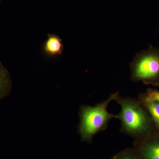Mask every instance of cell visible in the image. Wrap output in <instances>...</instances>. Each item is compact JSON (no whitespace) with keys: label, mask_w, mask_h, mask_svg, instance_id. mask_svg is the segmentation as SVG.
Listing matches in <instances>:
<instances>
[{"label":"cell","mask_w":159,"mask_h":159,"mask_svg":"<svg viewBox=\"0 0 159 159\" xmlns=\"http://www.w3.org/2000/svg\"><path fill=\"white\" fill-rule=\"evenodd\" d=\"M111 159H142L138 153L129 149L122 151Z\"/></svg>","instance_id":"ba28073f"},{"label":"cell","mask_w":159,"mask_h":159,"mask_svg":"<svg viewBox=\"0 0 159 159\" xmlns=\"http://www.w3.org/2000/svg\"><path fill=\"white\" fill-rule=\"evenodd\" d=\"M131 79L146 85L159 86V48L152 45L138 53L130 64Z\"/></svg>","instance_id":"3957f363"},{"label":"cell","mask_w":159,"mask_h":159,"mask_svg":"<svg viewBox=\"0 0 159 159\" xmlns=\"http://www.w3.org/2000/svg\"><path fill=\"white\" fill-rule=\"evenodd\" d=\"M2 0H0V5H1V3H2Z\"/></svg>","instance_id":"30bf717a"},{"label":"cell","mask_w":159,"mask_h":159,"mask_svg":"<svg viewBox=\"0 0 159 159\" xmlns=\"http://www.w3.org/2000/svg\"><path fill=\"white\" fill-rule=\"evenodd\" d=\"M43 51L46 56L51 58L61 55L64 51L62 39L57 34H48L43 44Z\"/></svg>","instance_id":"8992f818"},{"label":"cell","mask_w":159,"mask_h":159,"mask_svg":"<svg viewBox=\"0 0 159 159\" xmlns=\"http://www.w3.org/2000/svg\"><path fill=\"white\" fill-rule=\"evenodd\" d=\"M119 94L116 93L111 94L107 99L95 106H80L78 132L82 141L90 143L96 134L106 129L111 120L118 118L117 115L109 112L107 107Z\"/></svg>","instance_id":"7a4b0ae2"},{"label":"cell","mask_w":159,"mask_h":159,"mask_svg":"<svg viewBox=\"0 0 159 159\" xmlns=\"http://www.w3.org/2000/svg\"><path fill=\"white\" fill-rule=\"evenodd\" d=\"M12 81L9 71L0 61V101L11 92Z\"/></svg>","instance_id":"52a82bcc"},{"label":"cell","mask_w":159,"mask_h":159,"mask_svg":"<svg viewBox=\"0 0 159 159\" xmlns=\"http://www.w3.org/2000/svg\"><path fill=\"white\" fill-rule=\"evenodd\" d=\"M138 100L148 111L153 122L155 130L159 133V102L152 99L146 92L140 94Z\"/></svg>","instance_id":"5b68a950"},{"label":"cell","mask_w":159,"mask_h":159,"mask_svg":"<svg viewBox=\"0 0 159 159\" xmlns=\"http://www.w3.org/2000/svg\"><path fill=\"white\" fill-rule=\"evenodd\" d=\"M115 101L121 107L117 119L121 122L122 132L135 140L145 139L153 132L155 129L151 118L139 100L121 97L119 94Z\"/></svg>","instance_id":"6da1fadb"},{"label":"cell","mask_w":159,"mask_h":159,"mask_svg":"<svg viewBox=\"0 0 159 159\" xmlns=\"http://www.w3.org/2000/svg\"><path fill=\"white\" fill-rule=\"evenodd\" d=\"M146 93L152 99L159 102V91L157 89H148Z\"/></svg>","instance_id":"9c48e42d"},{"label":"cell","mask_w":159,"mask_h":159,"mask_svg":"<svg viewBox=\"0 0 159 159\" xmlns=\"http://www.w3.org/2000/svg\"><path fill=\"white\" fill-rule=\"evenodd\" d=\"M137 153L142 159H159V133L153 131L145 139L135 140Z\"/></svg>","instance_id":"277c9868"}]
</instances>
